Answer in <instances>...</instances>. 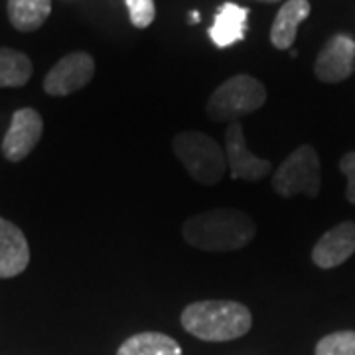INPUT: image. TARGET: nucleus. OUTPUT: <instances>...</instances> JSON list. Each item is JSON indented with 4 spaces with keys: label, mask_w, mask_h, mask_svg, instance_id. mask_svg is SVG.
<instances>
[{
    "label": "nucleus",
    "mask_w": 355,
    "mask_h": 355,
    "mask_svg": "<svg viewBox=\"0 0 355 355\" xmlns=\"http://www.w3.org/2000/svg\"><path fill=\"white\" fill-rule=\"evenodd\" d=\"M254 231V221L247 214L239 209L219 207L191 216L184 223L182 235L188 245L200 251L227 253L249 245L253 241Z\"/></svg>",
    "instance_id": "1"
},
{
    "label": "nucleus",
    "mask_w": 355,
    "mask_h": 355,
    "mask_svg": "<svg viewBox=\"0 0 355 355\" xmlns=\"http://www.w3.org/2000/svg\"><path fill=\"white\" fill-rule=\"evenodd\" d=\"M184 330L203 342H231L253 326L247 306L233 300H202L182 312Z\"/></svg>",
    "instance_id": "2"
},
{
    "label": "nucleus",
    "mask_w": 355,
    "mask_h": 355,
    "mask_svg": "<svg viewBox=\"0 0 355 355\" xmlns=\"http://www.w3.org/2000/svg\"><path fill=\"white\" fill-rule=\"evenodd\" d=\"M172 150L188 170V174L203 186H214L225 176L227 170L225 150L211 137L203 132H196V130L180 132L172 140Z\"/></svg>",
    "instance_id": "3"
},
{
    "label": "nucleus",
    "mask_w": 355,
    "mask_h": 355,
    "mask_svg": "<svg viewBox=\"0 0 355 355\" xmlns=\"http://www.w3.org/2000/svg\"><path fill=\"white\" fill-rule=\"evenodd\" d=\"M266 103L265 85L253 76H233L211 93L207 116L217 123H235L239 116L259 111Z\"/></svg>",
    "instance_id": "4"
},
{
    "label": "nucleus",
    "mask_w": 355,
    "mask_h": 355,
    "mask_svg": "<svg viewBox=\"0 0 355 355\" xmlns=\"http://www.w3.org/2000/svg\"><path fill=\"white\" fill-rule=\"evenodd\" d=\"M320 156L308 144L296 148L272 176V188L282 198H292L298 193L316 198L320 193Z\"/></svg>",
    "instance_id": "5"
},
{
    "label": "nucleus",
    "mask_w": 355,
    "mask_h": 355,
    "mask_svg": "<svg viewBox=\"0 0 355 355\" xmlns=\"http://www.w3.org/2000/svg\"><path fill=\"white\" fill-rule=\"evenodd\" d=\"M95 76V62L85 51H73L62 58L44 79L48 95L65 97L83 89Z\"/></svg>",
    "instance_id": "6"
},
{
    "label": "nucleus",
    "mask_w": 355,
    "mask_h": 355,
    "mask_svg": "<svg viewBox=\"0 0 355 355\" xmlns=\"http://www.w3.org/2000/svg\"><path fill=\"white\" fill-rule=\"evenodd\" d=\"M225 158L227 168L233 180H247V182H259L270 174L272 164L254 156L243 137V127L239 121L231 123L225 132Z\"/></svg>",
    "instance_id": "7"
},
{
    "label": "nucleus",
    "mask_w": 355,
    "mask_h": 355,
    "mask_svg": "<svg viewBox=\"0 0 355 355\" xmlns=\"http://www.w3.org/2000/svg\"><path fill=\"white\" fill-rule=\"evenodd\" d=\"M44 121L34 109H18L12 114L10 128L6 130L2 140V154L10 162H20L32 153L42 139Z\"/></svg>",
    "instance_id": "8"
},
{
    "label": "nucleus",
    "mask_w": 355,
    "mask_h": 355,
    "mask_svg": "<svg viewBox=\"0 0 355 355\" xmlns=\"http://www.w3.org/2000/svg\"><path fill=\"white\" fill-rule=\"evenodd\" d=\"M355 40L345 34H336L326 42L314 64V73L324 83H340L354 73Z\"/></svg>",
    "instance_id": "9"
},
{
    "label": "nucleus",
    "mask_w": 355,
    "mask_h": 355,
    "mask_svg": "<svg viewBox=\"0 0 355 355\" xmlns=\"http://www.w3.org/2000/svg\"><path fill=\"white\" fill-rule=\"evenodd\" d=\"M355 253V223L343 221L324 233L312 249V261L320 268H336Z\"/></svg>",
    "instance_id": "10"
},
{
    "label": "nucleus",
    "mask_w": 355,
    "mask_h": 355,
    "mask_svg": "<svg viewBox=\"0 0 355 355\" xmlns=\"http://www.w3.org/2000/svg\"><path fill=\"white\" fill-rule=\"evenodd\" d=\"M30 263V247L24 233L14 223L0 217V279H12Z\"/></svg>",
    "instance_id": "11"
},
{
    "label": "nucleus",
    "mask_w": 355,
    "mask_h": 355,
    "mask_svg": "<svg viewBox=\"0 0 355 355\" xmlns=\"http://www.w3.org/2000/svg\"><path fill=\"white\" fill-rule=\"evenodd\" d=\"M247 18L249 10L245 6L225 2L214 18V24L209 28V38L219 50H225L229 46L241 42L247 32Z\"/></svg>",
    "instance_id": "12"
},
{
    "label": "nucleus",
    "mask_w": 355,
    "mask_h": 355,
    "mask_svg": "<svg viewBox=\"0 0 355 355\" xmlns=\"http://www.w3.org/2000/svg\"><path fill=\"white\" fill-rule=\"evenodd\" d=\"M310 16V2L308 0H286L277 14L272 28H270V42L277 50L292 48L298 26Z\"/></svg>",
    "instance_id": "13"
},
{
    "label": "nucleus",
    "mask_w": 355,
    "mask_h": 355,
    "mask_svg": "<svg viewBox=\"0 0 355 355\" xmlns=\"http://www.w3.org/2000/svg\"><path fill=\"white\" fill-rule=\"evenodd\" d=\"M116 355H182V347L176 340L158 331H142L119 347Z\"/></svg>",
    "instance_id": "14"
},
{
    "label": "nucleus",
    "mask_w": 355,
    "mask_h": 355,
    "mask_svg": "<svg viewBox=\"0 0 355 355\" xmlns=\"http://www.w3.org/2000/svg\"><path fill=\"white\" fill-rule=\"evenodd\" d=\"M51 12V0H8L10 24L20 32H34Z\"/></svg>",
    "instance_id": "15"
},
{
    "label": "nucleus",
    "mask_w": 355,
    "mask_h": 355,
    "mask_svg": "<svg viewBox=\"0 0 355 355\" xmlns=\"http://www.w3.org/2000/svg\"><path fill=\"white\" fill-rule=\"evenodd\" d=\"M32 77V62L22 51L0 48V87H22Z\"/></svg>",
    "instance_id": "16"
},
{
    "label": "nucleus",
    "mask_w": 355,
    "mask_h": 355,
    "mask_svg": "<svg viewBox=\"0 0 355 355\" xmlns=\"http://www.w3.org/2000/svg\"><path fill=\"white\" fill-rule=\"evenodd\" d=\"M316 355H355V331H336L322 338Z\"/></svg>",
    "instance_id": "17"
},
{
    "label": "nucleus",
    "mask_w": 355,
    "mask_h": 355,
    "mask_svg": "<svg viewBox=\"0 0 355 355\" xmlns=\"http://www.w3.org/2000/svg\"><path fill=\"white\" fill-rule=\"evenodd\" d=\"M128 8V18L135 28H148L156 16L154 0H125Z\"/></svg>",
    "instance_id": "18"
},
{
    "label": "nucleus",
    "mask_w": 355,
    "mask_h": 355,
    "mask_svg": "<svg viewBox=\"0 0 355 355\" xmlns=\"http://www.w3.org/2000/svg\"><path fill=\"white\" fill-rule=\"evenodd\" d=\"M340 170L347 180V190H345V198L347 202L355 205V153L343 154L340 160Z\"/></svg>",
    "instance_id": "19"
},
{
    "label": "nucleus",
    "mask_w": 355,
    "mask_h": 355,
    "mask_svg": "<svg viewBox=\"0 0 355 355\" xmlns=\"http://www.w3.org/2000/svg\"><path fill=\"white\" fill-rule=\"evenodd\" d=\"M190 22L191 24H198V22H200V12H198V10H193V12L190 14Z\"/></svg>",
    "instance_id": "20"
},
{
    "label": "nucleus",
    "mask_w": 355,
    "mask_h": 355,
    "mask_svg": "<svg viewBox=\"0 0 355 355\" xmlns=\"http://www.w3.org/2000/svg\"><path fill=\"white\" fill-rule=\"evenodd\" d=\"M257 2H280V0H257Z\"/></svg>",
    "instance_id": "21"
}]
</instances>
